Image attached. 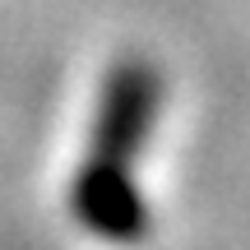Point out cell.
<instances>
[{
  "label": "cell",
  "instance_id": "1",
  "mask_svg": "<svg viewBox=\"0 0 250 250\" xmlns=\"http://www.w3.org/2000/svg\"><path fill=\"white\" fill-rule=\"evenodd\" d=\"M153 121V74L144 65H121L98 111V148L74 181V218L107 241H134L144 232V199L130 181V153Z\"/></svg>",
  "mask_w": 250,
  "mask_h": 250
}]
</instances>
